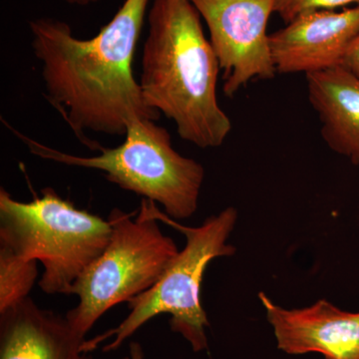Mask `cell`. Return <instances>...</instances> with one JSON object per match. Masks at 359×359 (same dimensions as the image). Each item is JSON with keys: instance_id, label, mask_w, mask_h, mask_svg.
<instances>
[{"instance_id": "cell-1", "label": "cell", "mask_w": 359, "mask_h": 359, "mask_svg": "<svg viewBox=\"0 0 359 359\" xmlns=\"http://www.w3.org/2000/svg\"><path fill=\"white\" fill-rule=\"evenodd\" d=\"M149 0H125L98 34L73 35L70 25L51 18L29 21L32 45L41 66L44 96L84 145L98 149L88 132L125 136L134 120L158 121L149 107L133 62Z\"/></svg>"}, {"instance_id": "cell-2", "label": "cell", "mask_w": 359, "mask_h": 359, "mask_svg": "<svg viewBox=\"0 0 359 359\" xmlns=\"http://www.w3.org/2000/svg\"><path fill=\"white\" fill-rule=\"evenodd\" d=\"M219 71L191 0H154L142 53V93L149 107L176 124L183 140L200 148L219 147L231 133L217 98Z\"/></svg>"}, {"instance_id": "cell-3", "label": "cell", "mask_w": 359, "mask_h": 359, "mask_svg": "<svg viewBox=\"0 0 359 359\" xmlns=\"http://www.w3.org/2000/svg\"><path fill=\"white\" fill-rule=\"evenodd\" d=\"M30 202L0 189V247L28 261H39V285L47 294L70 295L85 269L102 254L112 228L108 219L80 210L52 188Z\"/></svg>"}, {"instance_id": "cell-4", "label": "cell", "mask_w": 359, "mask_h": 359, "mask_svg": "<svg viewBox=\"0 0 359 359\" xmlns=\"http://www.w3.org/2000/svg\"><path fill=\"white\" fill-rule=\"evenodd\" d=\"M153 212L160 222L185 235V248L170 263L154 287L128 302L130 313L117 327L95 339L85 340L82 346L84 353H91L108 339L112 341L103 347V351H114L145 323L163 313L170 314L172 332L181 334L195 353L208 348L205 330L209 320L201 304V285L212 259L235 254V247L226 244V240L235 228L238 212L235 208H226L209 217L200 226L188 228L161 212L156 205Z\"/></svg>"}, {"instance_id": "cell-5", "label": "cell", "mask_w": 359, "mask_h": 359, "mask_svg": "<svg viewBox=\"0 0 359 359\" xmlns=\"http://www.w3.org/2000/svg\"><path fill=\"white\" fill-rule=\"evenodd\" d=\"M4 123L32 154L67 166L103 172L108 181L123 190L159 203L170 218L188 219L197 211L204 167L179 154L172 146L169 132L153 120H134L121 145L101 147L100 155L92 157L56 150Z\"/></svg>"}, {"instance_id": "cell-6", "label": "cell", "mask_w": 359, "mask_h": 359, "mask_svg": "<svg viewBox=\"0 0 359 359\" xmlns=\"http://www.w3.org/2000/svg\"><path fill=\"white\" fill-rule=\"evenodd\" d=\"M155 203L143 199L135 215L111 211L112 233L107 247L78 278L71 294L79 302L65 314L72 330L82 339L99 318L121 302L154 287L180 250L172 238L161 231L153 212Z\"/></svg>"}, {"instance_id": "cell-7", "label": "cell", "mask_w": 359, "mask_h": 359, "mask_svg": "<svg viewBox=\"0 0 359 359\" xmlns=\"http://www.w3.org/2000/svg\"><path fill=\"white\" fill-rule=\"evenodd\" d=\"M205 20L223 71V91L231 97L254 79L276 72L266 27L276 0H191Z\"/></svg>"}, {"instance_id": "cell-8", "label": "cell", "mask_w": 359, "mask_h": 359, "mask_svg": "<svg viewBox=\"0 0 359 359\" xmlns=\"http://www.w3.org/2000/svg\"><path fill=\"white\" fill-rule=\"evenodd\" d=\"M359 34V4L335 13L311 11L269 34L276 72L311 73L341 63L347 47Z\"/></svg>"}, {"instance_id": "cell-9", "label": "cell", "mask_w": 359, "mask_h": 359, "mask_svg": "<svg viewBox=\"0 0 359 359\" xmlns=\"http://www.w3.org/2000/svg\"><path fill=\"white\" fill-rule=\"evenodd\" d=\"M259 297L273 328L278 348L283 353L359 359V313L341 311L325 299L309 308L285 309L264 292Z\"/></svg>"}, {"instance_id": "cell-10", "label": "cell", "mask_w": 359, "mask_h": 359, "mask_svg": "<svg viewBox=\"0 0 359 359\" xmlns=\"http://www.w3.org/2000/svg\"><path fill=\"white\" fill-rule=\"evenodd\" d=\"M66 316L39 308L29 297L0 311V359H94Z\"/></svg>"}, {"instance_id": "cell-11", "label": "cell", "mask_w": 359, "mask_h": 359, "mask_svg": "<svg viewBox=\"0 0 359 359\" xmlns=\"http://www.w3.org/2000/svg\"><path fill=\"white\" fill-rule=\"evenodd\" d=\"M306 76L321 136L334 152L359 164V77L341 66Z\"/></svg>"}, {"instance_id": "cell-12", "label": "cell", "mask_w": 359, "mask_h": 359, "mask_svg": "<svg viewBox=\"0 0 359 359\" xmlns=\"http://www.w3.org/2000/svg\"><path fill=\"white\" fill-rule=\"evenodd\" d=\"M37 276L36 261L21 259L0 247V311L29 297Z\"/></svg>"}, {"instance_id": "cell-13", "label": "cell", "mask_w": 359, "mask_h": 359, "mask_svg": "<svg viewBox=\"0 0 359 359\" xmlns=\"http://www.w3.org/2000/svg\"><path fill=\"white\" fill-rule=\"evenodd\" d=\"M358 6L359 0H276L275 13L285 23L311 11H332L337 7Z\"/></svg>"}, {"instance_id": "cell-14", "label": "cell", "mask_w": 359, "mask_h": 359, "mask_svg": "<svg viewBox=\"0 0 359 359\" xmlns=\"http://www.w3.org/2000/svg\"><path fill=\"white\" fill-rule=\"evenodd\" d=\"M339 66L359 77V34L347 47Z\"/></svg>"}, {"instance_id": "cell-15", "label": "cell", "mask_w": 359, "mask_h": 359, "mask_svg": "<svg viewBox=\"0 0 359 359\" xmlns=\"http://www.w3.org/2000/svg\"><path fill=\"white\" fill-rule=\"evenodd\" d=\"M123 359H145L143 347L137 341L130 342L128 356Z\"/></svg>"}, {"instance_id": "cell-16", "label": "cell", "mask_w": 359, "mask_h": 359, "mask_svg": "<svg viewBox=\"0 0 359 359\" xmlns=\"http://www.w3.org/2000/svg\"><path fill=\"white\" fill-rule=\"evenodd\" d=\"M63 1L71 4V6H87L92 4H96L100 0H63Z\"/></svg>"}]
</instances>
